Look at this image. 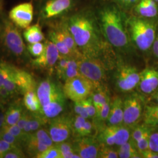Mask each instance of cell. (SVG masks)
I'll return each instance as SVG.
<instances>
[{
    "mask_svg": "<svg viewBox=\"0 0 158 158\" xmlns=\"http://www.w3.org/2000/svg\"><path fill=\"white\" fill-rule=\"evenodd\" d=\"M65 23L83 56L102 59L106 44L96 17L90 12H80Z\"/></svg>",
    "mask_w": 158,
    "mask_h": 158,
    "instance_id": "cell-1",
    "label": "cell"
},
{
    "mask_svg": "<svg viewBox=\"0 0 158 158\" xmlns=\"http://www.w3.org/2000/svg\"><path fill=\"white\" fill-rule=\"evenodd\" d=\"M98 21L102 35L109 45L119 51H128L130 38L126 19L118 6L114 5L103 6L98 13Z\"/></svg>",
    "mask_w": 158,
    "mask_h": 158,
    "instance_id": "cell-2",
    "label": "cell"
},
{
    "mask_svg": "<svg viewBox=\"0 0 158 158\" xmlns=\"http://www.w3.org/2000/svg\"><path fill=\"white\" fill-rule=\"evenodd\" d=\"M42 114L48 120L59 115L65 107L66 96L63 88L51 80L41 81L36 90Z\"/></svg>",
    "mask_w": 158,
    "mask_h": 158,
    "instance_id": "cell-3",
    "label": "cell"
},
{
    "mask_svg": "<svg viewBox=\"0 0 158 158\" xmlns=\"http://www.w3.org/2000/svg\"><path fill=\"white\" fill-rule=\"evenodd\" d=\"M128 33L133 44L139 51H151L158 31V19H150L133 15L126 19Z\"/></svg>",
    "mask_w": 158,
    "mask_h": 158,
    "instance_id": "cell-4",
    "label": "cell"
},
{
    "mask_svg": "<svg viewBox=\"0 0 158 158\" xmlns=\"http://www.w3.org/2000/svg\"><path fill=\"white\" fill-rule=\"evenodd\" d=\"M77 62L80 73L90 81L95 89L105 85L107 69L102 59L83 57Z\"/></svg>",
    "mask_w": 158,
    "mask_h": 158,
    "instance_id": "cell-5",
    "label": "cell"
},
{
    "mask_svg": "<svg viewBox=\"0 0 158 158\" xmlns=\"http://www.w3.org/2000/svg\"><path fill=\"white\" fill-rule=\"evenodd\" d=\"M145 106L144 98L141 94L133 93L126 96L123 100V124L131 130L139 124L142 119Z\"/></svg>",
    "mask_w": 158,
    "mask_h": 158,
    "instance_id": "cell-6",
    "label": "cell"
},
{
    "mask_svg": "<svg viewBox=\"0 0 158 158\" xmlns=\"http://www.w3.org/2000/svg\"><path fill=\"white\" fill-rule=\"evenodd\" d=\"M131 132V129L124 124L106 125L98 132L96 138L102 144L119 147L129 140Z\"/></svg>",
    "mask_w": 158,
    "mask_h": 158,
    "instance_id": "cell-7",
    "label": "cell"
},
{
    "mask_svg": "<svg viewBox=\"0 0 158 158\" xmlns=\"http://www.w3.org/2000/svg\"><path fill=\"white\" fill-rule=\"evenodd\" d=\"M94 89L93 83L83 76L69 79L65 81L63 87L66 97L73 102L81 101L88 98Z\"/></svg>",
    "mask_w": 158,
    "mask_h": 158,
    "instance_id": "cell-8",
    "label": "cell"
},
{
    "mask_svg": "<svg viewBox=\"0 0 158 158\" xmlns=\"http://www.w3.org/2000/svg\"><path fill=\"white\" fill-rule=\"evenodd\" d=\"M140 72L130 64H121L114 75V83L117 89L123 93L131 92L139 82Z\"/></svg>",
    "mask_w": 158,
    "mask_h": 158,
    "instance_id": "cell-9",
    "label": "cell"
},
{
    "mask_svg": "<svg viewBox=\"0 0 158 158\" xmlns=\"http://www.w3.org/2000/svg\"><path fill=\"white\" fill-rule=\"evenodd\" d=\"M17 27L11 20L3 19L2 39L4 45L10 52L16 56H21L25 52V46Z\"/></svg>",
    "mask_w": 158,
    "mask_h": 158,
    "instance_id": "cell-10",
    "label": "cell"
},
{
    "mask_svg": "<svg viewBox=\"0 0 158 158\" xmlns=\"http://www.w3.org/2000/svg\"><path fill=\"white\" fill-rule=\"evenodd\" d=\"M73 118L68 115H58L49 120L48 132L54 143L66 141L72 134Z\"/></svg>",
    "mask_w": 158,
    "mask_h": 158,
    "instance_id": "cell-11",
    "label": "cell"
},
{
    "mask_svg": "<svg viewBox=\"0 0 158 158\" xmlns=\"http://www.w3.org/2000/svg\"><path fill=\"white\" fill-rule=\"evenodd\" d=\"M9 18L17 27L27 28L34 18V6L31 2H24L12 8Z\"/></svg>",
    "mask_w": 158,
    "mask_h": 158,
    "instance_id": "cell-12",
    "label": "cell"
},
{
    "mask_svg": "<svg viewBox=\"0 0 158 158\" xmlns=\"http://www.w3.org/2000/svg\"><path fill=\"white\" fill-rule=\"evenodd\" d=\"M75 152L80 158H98L100 143L96 136H83L76 138L74 142Z\"/></svg>",
    "mask_w": 158,
    "mask_h": 158,
    "instance_id": "cell-13",
    "label": "cell"
},
{
    "mask_svg": "<svg viewBox=\"0 0 158 158\" xmlns=\"http://www.w3.org/2000/svg\"><path fill=\"white\" fill-rule=\"evenodd\" d=\"M59 56V52L55 44L49 40H47L45 42V49L43 53L34 60V64L37 67L52 71Z\"/></svg>",
    "mask_w": 158,
    "mask_h": 158,
    "instance_id": "cell-14",
    "label": "cell"
},
{
    "mask_svg": "<svg viewBox=\"0 0 158 158\" xmlns=\"http://www.w3.org/2000/svg\"><path fill=\"white\" fill-rule=\"evenodd\" d=\"M138 87L143 94L152 95L158 89V68H147L141 72Z\"/></svg>",
    "mask_w": 158,
    "mask_h": 158,
    "instance_id": "cell-15",
    "label": "cell"
},
{
    "mask_svg": "<svg viewBox=\"0 0 158 158\" xmlns=\"http://www.w3.org/2000/svg\"><path fill=\"white\" fill-rule=\"evenodd\" d=\"M73 6V0H49L42 10L44 19L57 17L68 11Z\"/></svg>",
    "mask_w": 158,
    "mask_h": 158,
    "instance_id": "cell-16",
    "label": "cell"
},
{
    "mask_svg": "<svg viewBox=\"0 0 158 158\" xmlns=\"http://www.w3.org/2000/svg\"><path fill=\"white\" fill-rule=\"evenodd\" d=\"M124 107L123 100L119 96H115L111 100L109 115L106 125L123 124Z\"/></svg>",
    "mask_w": 158,
    "mask_h": 158,
    "instance_id": "cell-17",
    "label": "cell"
},
{
    "mask_svg": "<svg viewBox=\"0 0 158 158\" xmlns=\"http://www.w3.org/2000/svg\"><path fill=\"white\" fill-rule=\"evenodd\" d=\"M134 10L136 16L158 19V3L155 0H139Z\"/></svg>",
    "mask_w": 158,
    "mask_h": 158,
    "instance_id": "cell-18",
    "label": "cell"
},
{
    "mask_svg": "<svg viewBox=\"0 0 158 158\" xmlns=\"http://www.w3.org/2000/svg\"><path fill=\"white\" fill-rule=\"evenodd\" d=\"M51 31L57 37L64 42V44L68 46V48L78 57L79 59L83 57L79 51L73 37L68 29L66 23H63L60 26L57 27V28L52 29Z\"/></svg>",
    "mask_w": 158,
    "mask_h": 158,
    "instance_id": "cell-19",
    "label": "cell"
},
{
    "mask_svg": "<svg viewBox=\"0 0 158 158\" xmlns=\"http://www.w3.org/2000/svg\"><path fill=\"white\" fill-rule=\"evenodd\" d=\"M142 120L152 130H158V104H145Z\"/></svg>",
    "mask_w": 158,
    "mask_h": 158,
    "instance_id": "cell-20",
    "label": "cell"
},
{
    "mask_svg": "<svg viewBox=\"0 0 158 158\" xmlns=\"http://www.w3.org/2000/svg\"><path fill=\"white\" fill-rule=\"evenodd\" d=\"M15 79L17 87L24 93L35 88V82L32 76L25 71L15 69Z\"/></svg>",
    "mask_w": 158,
    "mask_h": 158,
    "instance_id": "cell-21",
    "label": "cell"
},
{
    "mask_svg": "<svg viewBox=\"0 0 158 158\" xmlns=\"http://www.w3.org/2000/svg\"><path fill=\"white\" fill-rule=\"evenodd\" d=\"M91 98L96 109V115L99 113L102 107L110 98L108 91L105 86L94 89L91 94Z\"/></svg>",
    "mask_w": 158,
    "mask_h": 158,
    "instance_id": "cell-22",
    "label": "cell"
},
{
    "mask_svg": "<svg viewBox=\"0 0 158 158\" xmlns=\"http://www.w3.org/2000/svg\"><path fill=\"white\" fill-rule=\"evenodd\" d=\"M24 105L27 109L33 113H40L41 105L35 90L27 91L24 95Z\"/></svg>",
    "mask_w": 158,
    "mask_h": 158,
    "instance_id": "cell-23",
    "label": "cell"
},
{
    "mask_svg": "<svg viewBox=\"0 0 158 158\" xmlns=\"http://www.w3.org/2000/svg\"><path fill=\"white\" fill-rule=\"evenodd\" d=\"M23 37L29 44L42 42L45 39L44 35L39 24L29 26L26 28L23 32Z\"/></svg>",
    "mask_w": 158,
    "mask_h": 158,
    "instance_id": "cell-24",
    "label": "cell"
},
{
    "mask_svg": "<svg viewBox=\"0 0 158 158\" xmlns=\"http://www.w3.org/2000/svg\"><path fill=\"white\" fill-rule=\"evenodd\" d=\"M23 112V109L20 104L15 103L14 104H12L5 114V125H12L17 124Z\"/></svg>",
    "mask_w": 158,
    "mask_h": 158,
    "instance_id": "cell-25",
    "label": "cell"
},
{
    "mask_svg": "<svg viewBox=\"0 0 158 158\" xmlns=\"http://www.w3.org/2000/svg\"><path fill=\"white\" fill-rule=\"evenodd\" d=\"M49 39L55 44L59 52L60 55L68 57L71 59H75L79 60L78 57L68 48V46L64 44V42L63 40L59 39L58 37H57L51 30L49 32Z\"/></svg>",
    "mask_w": 158,
    "mask_h": 158,
    "instance_id": "cell-26",
    "label": "cell"
},
{
    "mask_svg": "<svg viewBox=\"0 0 158 158\" xmlns=\"http://www.w3.org/2000/svg\"><path fill=\"white\" fill-rule=\"evenodd\" d=\"M24 144L27 152L31 155L36 156L35 157L49 148V147L38 141L32 135L29 136Z\"/></svg>",
    "mask_w": 158,
    "mask_h": 158,
    "instance_id": "cell-27",
    "label": "cell"
},
{
    "mask_svg": "<svg viewBox=\"0 0 158 158\" xmlns=\"http://www.w3.org/2000/svg\"><path fill=\"white\" fill-rule=\"evenodd\" d=\"M59 149L62 158H80V156L75 152L73 144L64 141L55 143Z\"/></svg>",
    "mask_w": 158,
    "mask_h": 158,
    "instance_id": "cell-28",
    "label": "cell"
},
{
    "mask_svg": "<svg viewBox=\"0 0 158 158\" xmlns=\"http://www.w3.org/2000/svg\"><path fill=\"white\" fill-rule=\"evenodd\" d=\"M153 130L147 125L142 123L141 124L136 125L132 128L130 138L135 142L141 139L142 138L150 135Z\"/></svg>",
    "mask_w": 158,
    "mask_h": 158,
    "instance_id": "cell-29",
    "label": "cell"
},
{
    "mask_svg": "<svg viewBox=\"0 0 158 158\" xmlns=\"http://www.w3.org/2000/svg\"><path fill=\"white\" fill-rule=\"evenodd\" d=\"M79 76H82V75L79 71L77 60L75 59H70L68 66L64 72L62 79L65 81L69 79H73Z\"/></svg>",
    "mask_w": 158,
    "mask_h": 158,
    "instance_id": "cell-30",
    "label": "cell"
},
{
    "mask_svg": "<svg viewBox=\"0 0 158 158\" xmlns=\"http://www.w3.org/2000/svg\"><path fill=\"white\" fill-rule=\"evenodd\" d=\"M31 135L38 141L48 147H51L53 145L54 142L52 141L49 132L46 130L40 128Z\"/></svg>",
    "mask_w": 158,
    "mask_h": 158,
    "instance_id": "cell-31",
    "label": "cell"
},
{
    "mask_svg": "<svg viewBox=\"0 0 158 158\" xmlns=\"http://www.w3.org/2000/svg\"><path fill=\"white\" fill-rule=\"evenodd\" d=\"M2 128L6 130L13 135L15 136L22 143H24L29 137L27 135L24 133L23 130H21L17 124L12 125H4Z\"/></svg>",
    "mask_w": 158,
    "mask_h": 158,
    "instance_id": "cell-32",
    "label": "cell"
},
{
    "mask_svg": "<svg viewBox=\"0 0 158 158\" xmlns=\"http://www.w3.org/2000/svg\"><path fill=\"white\" fill-rule=\"evenodd\" d=\"M98 158H118V154L117 151L115 150L113 147L100 143L98 153Z\"/></svg>",
    "mask_w": 158,
    "mask_h": 158,
    "instance_id": "cell-33",
    "label": "cell"
},
{
    "mask_svg": "<svg viewBox=\"0 0 158 158\" xmlns=\"http://www.w3.org/2000/svg\"><path fill=\"white\" fill-rule=\"evenodd\" d=\"M15 69L12 67L11 70L6 78L3 86L10 94L14 93L18 88L15 79Z\"/></svg>",
    "mask_w": 158,
    "mask_h": 158,
    "instance_id": "cell-34",
    "label": "cell"
},
{
    "mask_svg": "<svg viewBox=\"0 0 158 158\" xmlns=\"http://www.w3.org/2000/svg\"><path fill=\"white\" fill-rule=\"evenodd\" d=\"M87 119H85L78 115H76L73 118L72 123V134L75 136L76 138H80L81 136V131L83 130L85 121Z\"/></svg>",
    "mask_w": 158,
    "mask_h": 158,
    "instance_id": "cell-35",
    "label": "cell"
},
{
    "mask_svg": "<svg viewBox=\"0 0 158 158\" xmlns=\"http://www.w3.org/2000/svg\"><path fill=\"white\" fill-rule=\"evenodd\" d=\"M70 59L71 58L60 55L55 66V69L59 78L60 79L62 78L63 75L68 66V63Z\"/></svg>",
    "mask_w": 158,
    "mask_h": 158,
    "instance_id": "cell-36",
    "label": "cell"
},
{
    "mask_svg": "<svg viewBox=\"0 0 158 158\" xmlns=\"http://www.w3.org/2000/svg\"><path fill=\"white\" fill-rule=\"evenodd\" d=\"M36 158H62L59 149L55 145L49 147L45 151L38 154Z\"/></svg>",
    "mask_w": 158,
    "mask_h": 158,
    "instance_id": "cell-37",
    "label": "cell"
},
{
    "mask_svg": "<svg viewBox=\"0 0 158 158\" xmlns=\"http://www.w3.org/2000/svg\"><path fill=\"white\" fill-rule=\"evenodd\" d=\"M97 133L98 132L94 124L91 122L89 119H87L85 121L80 137L96 136Z\"/></svg>",
    "mask_w": 158,
    "mask_h": 158,
    "instance_id": "cell-38",
    "label": "cell"
},
{
    "mask_svg": "<svg viewBox=\"0 0 158 158\" xmlns=\"http://www.w3.org/2000/svg\"><path fill=\"white\" fill-rule=\"evenodd\" d=\"M0 139L6 141L14 147L18 148H20V145L22 143L15 136L3 128L0 131Z\"/></svg>",
    "mask_w": 158,
    "mask_h": 158,
    "instance_id": "cell-39",
    "label": "cell"
},
{
    "mask_svg": "<svg viewBox=\"0 0 158 158\" xmlns=\"http://www.w3.org/2000/svg\"><path fill=\"white\" fill-rule=\"evenodd\" d=\"M81 102L88 114L89 116V118L94 120L96 118L97 112H96V107L93 102L90 96L83 100H81Z\"/></svg>",
    "mask_w": 158,
    "mask_h": 158,
    "instance_id": "cell-40",
    "label": "cell"
},
{
    "mask_svg": "<svg viewBox=\"0 0 158 158\" xmlns=\"http://www.w3.org/2000/svg\"><path fill=\"white\" fill-rule=\"evenodd\" d=\"M45 49V43L41 42L31 44L28 46V50L30 54L35 57L40 56Z\"/></svg>",
    "mask_w": 158,
    "mask_h": 158,
    "instance_id": "cell-41",
    "label": "cell"
},
{
    "mask_svg": "<svg viewBox=\"0 0 158 158\" xmlns=\"http://www.w3.org/2000/svg\"><path fill=\"white\" fill-rule=\"evenodd\" d=\"M12 68V67L5 63L0 64V89L4 86V81Z\"/></svg>",
    "mask_w": 158,
    "mask_h": 158,
    "instance_id": "cell-42",
    "label": "cell"
},
{
    "mask_svg": "<svg viewBox=\"0 0 158 158\" xmlns=\"http://www.w3.org/2000/svg\"><path fill=\"white\" fill-rule=\"evenodd\" d=\"M149 148L153 151L158 153V130L152 131L149 136Z\"/></svg>",
    "mask_w": 158,
    "mask_h": 158,
    "instance_id": "cell-43",
    "label": "cell"
},
{
    "mask_svg": "<svg viewBox=\"0 0 158 158\" xmlns=\"http://www.w3.org/2000/svg\"><path fill=\"white\" fill-rule=\"evenodd\" d=\"M74 111L76 115H80L85 119H90L81 101L74 102Z\"/></svg>",
    "mask_w": 158,
    "mask_h": 158,
    "instance_id": "cell-44",
    "label": "cell"
},
{
    "mask_svg": "<svg viewBox=\"0 0 158 158\" xmlns=\"http://www.w3.org/2000/svg\"><path fill=\"white\" fill-rule=\"evenodd\" d=\"M4 158H25V155L20 148L15 147L8 151L4 155Z\"/></svg>",
    "mask_w": 158,
    "mask_h": 158,
    "instance_id": "cell-45",
    "label": "cell"
},
{
    "mask_svg": "<svg viewBox=\"0 0 158 158\" xmlns=\"http://www.w3.org/2000/svg\"><path fill=\"white\" fill-rule=\"evenodd\" d=\"M15 147L6 141L0 139V158H3L6 153Z\"/></svg>",
    "mask_w": 158,
    "mask_h": 158,
    "instance_id": "cell-46",
    "label": "cell"
},
{
    "mask_svg": "<svg viewBox=\"0 0 158 158\" xmlns=\"http://www.w3.org/2000/svg\"><path fill=\"white\" fill-rule=\"evenodd\" d=\"M118 158H141V155L139 152H121L117 151Z\"/></svg>",
    "mask_w": 158,
    "mask_h": 158,
    "instance_id": "cell-47",
    "label": "cell"
},
{
    "mask_svg": "<svg viewBox=\"0 0 158 158\" xmlns=\"http://www.w3.org/2000/svg\"><path fill=\"white\" fill-rule=\"evenodd\" d=\"M29 116H30V113H29L28 111H23L21 118H20L19 120L18 121V122L17 123V125L19 126V127L21 130H23L25 125L28 121Z\"/></svg>",
    "mask_w": 158,
    "mask_h": 158,
    "instance_id": "cell-48",
    "label": "cell"
},
{
    "mask_svg": "<svg viewBox=\"0 0 158 158\" xmlns=\"http://www.w3.org/2000/svg\"><path fill=\"white\" fill-rule=\"evenodd\" d=\"M142 158H158V153L154 152L150 149L140 153Z\"/></svg>",
    "mask_w": 158,
    "mask_h": 158,
    "instance_id": "cell-49",
    "label": "cell"
},
{
    "mask_svg": "<svg viewBox=\"0 0 158 158\" xmlns=\"http://www.w3.org/2000/svg\"><path fill=\"white\" fill-rule=\"evenodd\" d=\"M151 51L153 56L158 59V31L156 36L153 41L152 48H151Z\"/></svg>",
    "mask_w": 158,
    "mask_h": 158,
    "instance_id": "cell-50",
    "label": "cell"
},
{
    "mask_svg": "<svg viewBox=\"0 0 158 158\" xmlns=\"http://www.w3.org/2000/svg\"><path fill=\"white\" fill-rule=\"evenodd\" d=\"M139 0H128L125 6V8H130L134 7L138 3Z\"/></svg>",
    "mask_w": 158,
    "mask_h": 158,
    "instance_id": "cell-51",
    "label": "cell"
},
{
    "mask_svg": "<svg viewBox=\"0 0 158 158\" xmlns=\"http://www.w3.org/2000/svg\"><path fill=\"white\" fill-rule=\"evenodd\" d=\"M5 125V114L0 110V131Z\"/></svg>",
    "mask_w": 158,
    "mask_h": 158,
    "instance_id": "cell-52",
    "label": "cell"
},
{
    "mask_svg": "<svg viewBox=\"0 0 158 158\" xmlns=\"http://www.w3.org/2000/svg\"><path fill=\"white\" fill-rule=\"evenodd\" d=\"M151 100L153 102L158 104V89L152 94Z\"/></svg>",
    "mask_w": 158,
    "mask_h": 158,
    "instance_id": "cell-53",
    "label": "cell"
},
{
    "mask_svg": "<svg viewBox=\"0 0 158 158\" xmlns=\"http://www.w3.org/2000/svg\"><path fill=\"white\" fill-rule=\"evenodd\" d=\"M115 1L117 2L119 6H121L123 8H124L126 3L128 1V0H115Z\"/></svg>",
    "mask_w": 158,
    "mask_h": 158,
    "instance_id": "cell-54",
    "label": "cell"
},
{
    "mask_svg": "<svg viewBox=\"0 0 158 158\" xmlns=\"http://www.w3.org/2000/svg\"><path fill=\"white\" fill-rule=\"evenodd\" d=\"M155 1L156 2H158V0H155Z\"/></svg>",
    "mask_w": 158,
    "mask_h": 158,
    "instance_id": "cell-55",
    "label": "cell"
}]
</instances>
